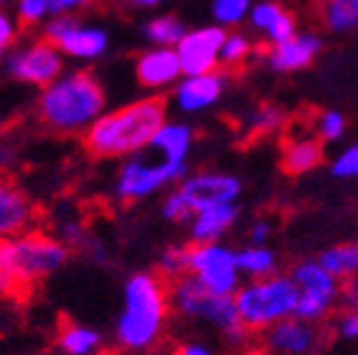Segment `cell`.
I'll use <instances>...</instances> for the list:
<instances>
[{
  "label": "cell",
  "mask_w": 358,
  "mask_h": 355,
  "mask_svg": "<svg viewBox=\"0 0 358 355\" xmlns=\"http://www.w3.org/2000/svg\"><path fill=\"white\" fill-rule=\"evenodd\" d=\"M3 55H6V52H0V60H6V57H3Z\"/></svg>",
  "instance_id": "obj_44"
},
{
  "label": "cell",
  "mask_w": 358,
  "mask_h": 355,
  "mask_svg": "<svg viewBox=\"0 0 358 355\" xmlns=\"http://www.w3.org/2000/svg\"><path fill=\"white\" fill-rule=\"evenodd\" d=\"M187 177V164H174L155 152L145 150L127 157L115 174L112 191L120 201H142L159 194L167 187H174Z\"/></svg>",
  "instance_id": "obj_6"
},
{
  "label": "cell",
  "mask_w": 358,
  "mask_h": 355,
  "mask_svg": "<svg viewBox=\"0 0 358 355\" xmlns=\"http://www.w3.org/2000/svg\"><path fill=\"white\" fill-rule=\"evenodd\" d=\"M346 117L338 110H324L316 115L313 119V134L321 139V142H338L346 134Z\"/></svg>",
  "instance_id": "obj_32"
},
{
  "label": "cell",
  "mask_w": 358,
  "mask_h": 355,
  "mask_svg": "<svg viewBox=\"0 0 358 355\" xmlns=\"http://www.w3.org/2000/svg\"><path fill=\"white\" fill-rule=\"evenodd\" d=\"M174 355H217L214 353L212 345L201 343V340H185V343H179Z\"/></svg>",
  "instance_id": "obj_40"
},
{
  "label": "cell",
  "mask_w": 358,
  "mask_h": 355,
  "mask_svg": "<svg viewBox=\"0 0 358 355\" xmlns=\"http://www.w3.org/2000/svg\"><path fill=\"white\" fill-rule=\"evenodd\" d=\"M236 222H239V204H219L196 211L187 229H189L192 244H214V241H222Z\"/></svg>",
  "instance_id": "obj_19"
},
{
  "label": "cell",
  "mask_w": 358,
  "mask_h": 355,
  "mask_svg": "<svg viewBox=\"0 0 358 355\" xmlns=\"http://www.w3.org/2000/svg\"><path fill=\"white\" fill-rule=\"evenodd\" d=\"M169 119L167 100L150 94L110 110L83 134V145L95 159H127L150 147L157 129Z\"/></svg>",
  "instance_id": "obj_1"
},
{
  "label": "cell",
  "mask_w": 358,
  "mask_h": 355,
  "mask_svg": "<svg viewBox=\"0 0 358 355\" xmlns=\"http://www.w3.org/2000/svg\"><path fill=\"white\" fill-rule=\"evenodd\" d=\"M43 38L60 48L70 60L95 62L110 50V33L102 25H90L75 15H52L43 22Z\"/></svg>",
  "instance_id": "obj_8"
},
{
  "label": "cell",
  "mask_w": 358,
  "mask_h": 355,
  "mask_svg": "<svg viewBox=\"0 0 358 355\" xmlns=\"http://www.w3.org/2000/svg\"><path fill=\"white\" fill-rule=\"evenodd\" d=\"M207 296H209V291L204 289L192 273H187V276L169 283V305H172L174 313H179V316L187 318V321H196L199 308H201V303L207 300Z\"/></svg>",
  "instance_id": "obj_22"
},
{
  "label": "cell",
  "mask_w": 358,
  "mask_h": 355,
  "mask_svg": "<svg viewBox=\"0 0 358 355\" xmlns=\"http://www.w3.org/2000/svg\"><path fill=\"white\" fill-rule=\"evenodd\" d=\"M229 30L222 25H199L185 33V38L177 43V55L185 70V78L189 75H207L219 70V52H222L224 38Z\"/></svg>",
  "instance_id": "obj_12"
},
{
  "label": "cell",
  "mask_w": 358,
  "mask_h": 355,
  "mask_svg": "<svg viewBox=\"0 0 358 355\" xmlns=\"http://www.w3.org/2000/svg\"><path fill=\"white\" fill-rule=\"evenodd\" d=\"M271 233H274V222H268L266 217H262L252 222V226L246 231V239L254 246H266L268 239H271Z\"/></svg>",
  "instance_id": "obj_38"
},
{
  "label": "cell",
  "mask_w": 358,
  "mask_h": 355,
  "mask_svg": "<svg viewBox=\"0 0 358 355\" xmlns=\"http://www.w3.org/2000/svg\"><path fill=\"white\" fill-rule=\"evenodd\" d=\"M189 273L212 296H236L244 278L236 263V251L222 241L192 246Z\"/></svg>",
  "instance_id": "obj_9"
},
{
  "label": "cell",
  "mask_w": 358,
  "mask_h": 355,
  "mask_svg": "<svg viewBox=\"0 0 358 355\" xmlns=\"http://www.w3.org/2000/svg\"><path fill=\"white\" fill-rule=\"evenodd\" d=\"M291 281L299 289L296 318L308 323H324L334 313V308L341 303V286L336 276H331L316 259H303L294 263L289 271Z\"/></svg>",
  "instance_id": "obj_7"
},
{
  "label": "cell",
  "mask_w": 358,
  "mask_h": 355,
  "mask_svg": "<svg viewBox=\"0 0 358 355\" xmlns=\"http://www.w3.org/2000/svg\"><path fill=\"white\" fill-rule=\"evenodd\" d=\"M321 22L334 35L358 30V0H321Z\"/></svg>",
  "instance_id": "obj_26"
},
{
  "label": "cell",
  "mask_w": 358,
  "mask_h": 355,
  "mask_svg": "<svg viewBox=\"0 0 358 355\" xmlns=\"http://www.w3.org/2000/svg\"><path fill=\"white\" fill-rule=\"evenodd\" d=\"M336 335L346 343H358V305L341 311V316L336 321Z\"/></svg>",
  "instance_id": "obj_36"
},
{
  "label": "cell",
  "mask_w": 358,
  "mask_h": 355,
  "mask_svg": "<svg viewBox=\"0 0 358 355\" xmlns=\"http://www.w3.org/2000/svg\"><path fill=\"white\" fill-rule=\"evenodd\" d=\"M286 122V115L276 105H259L252 115L246 117V129L252 137H268L276 134Z\"/></svg>",
  "instance_id": "obj_30"
},
{
  "label": "cell",
  "mask_w": 358,
  "mask_h": 355,
  "mask_svg": "<svg viewBox=\"0 0 358 355\" xmlns=\"http://www.w3.org/2000/svg\"><path fill=\"white\" fill-rule=\"evenodd\" d=\"M254 0H212L214 25L222 28H239L241 22L249 20Z\"/></svg>",
  "instance_id": "obj_31"
},
{
  "label": "cell",
  "mask_w": 358,
  "mask_h": 355,
  "mask_svg": "<svg viewBox=\"0 0 358 355\" xmlns=\"http://www.w3.org/2000/svg\"><path fill=\"white\" fill-rule=\"evenodd\" d=\"M169 311V283L157 273H132L122 289L115 343L127 353H147L157 348L167 328Z\"/></svg>",
  "instance_id": "obj_2"
},
{
  "label": "cell",
  "mask_w": 358,
  "mask_h": 355,
  "mask_svg": "<svg viewBox=\"0 0 358 355\" xmlns=\"http://www.w3.org/2000/svg\"><path fill=\"white\" fill-rule=\"evenodd\" d=\"M3 62H6V73L13 80L40 89L52 85L65 73V55L48 38L17 45Z\"/></svg>",
  "instance_id": "obj_10"
},
{
  "label": "cell",
  "mask_w": 358,
  "mask_h": 355,
  "mask_svg": "<svg viewBox=\"0 0 358 355\" xmlns=\"http://www.w3.org/2000/svg\"><path fill=\"white\" fill-rule=\"evenodd\" d=\"M316 261L341 283L353 281V278H358V239L329 246L321 251Z\"/></svg>",
  "instance_id": "obj_24"
},
{
  "label": "cell",
  "mask_w": 358,
  "mask_h": 355,
  "mask_svg": "<svg viewBox=\"0 0 358 355\" xmlns=\"http://www.w3.org/2000/svg\"><path fill=\"white\" fill-rule=\"evenodd\" d=\"M254 55V43L246 33H239V30H231L227 33L222 45V52H219V67L224 70H236V67L244 65L249 57Z\"/></svg>",
  "instance_id": "obj_29"
},
{
  "label": "cell",
  "mask_w": 358,
  "mask_h": 355,
  "mask_svg": "<svg viewBox=\"0 0 358 355\" xmlns=\"http://www.w3.org/2000/svg\"><path fill=\"white\" fill-rule=\"evenodd\" d=\"M35 222V206L15 182L0 179V241L15 239L30 231Z\"/></svg>",
  "instance_id": "obj_16"
},
{
  "label": "cell",
  "mask_w": 358,
  "mask_h": 355,
  "mask_svg": "<svg viewBox=\"0 0 358 355\" xmlns=\"http://www.w3.org/2000/svg\"><path fill=\"white\" fill-rule=\"evenodd\" d=\"M194 147V129L187 122H177V119H167L162 127L157 129L147 150L155 152L157 157H162L174 164H187Z\"/></svg>",
  "instance_id": "obj_20"
},
{
  "label": "cell",
  "mask_w": 358,
  "mask_h": 355,
  "mask_svg": "<svg viewBox=\"0 0 358 355\" xmlns=\"http://www.w3.org/2000/svg\"><path fill=\"white\" fill-rule=\"evenodd\" d=\"M331 174L341 182H351L358 179V142H351L348 147H343L338 154L331 159Z\"/></svg>",
  "instance_id": "obj_33"
},
{
  "label": "cell",
  "mask_w": 358,
  "mask_h": 355,
  "mask_svg": "<svg viewBox=\"0 0 358 355\" xmlns=\"http://www.w3.org/2000/svg\"><path fill=\"white\" fill-rule=\"evenodd\" d=\"M189 251L192 246L172 244L157 256V276H162L167 283L189 273Z\"/></svg>",
  "instance_id": "obj_28"
},
{
  "label": "cell",
  "mask_w": 358,
  "mask_h": 355,
  "mask_svg": "<svg viewBox=\"0 0 358 355\" xmlns=\"http://www.w3.org/2000/svg\"><path fill=\"white\" fill-rule=\"evenodd\" d=\"M249 25H252L254 33L264 35V43L271 48V45H281L286 40H291L299 33L296 30V17L291 15L281 3L276 0H262V3H254L252 13H249Z\"/></svg>",
  "instance_id": "obj_18"
},
{
  "label": "cell",
  "mask_w": 358,
  "mask_h": 355,
  "mask_svg": "<svg viewBox=\"0 0 358 355\" xmlns=\"http://www.w3.org/2000/svg\"><path fill=\"white\" fill-rule=\"evenodd\" d=\"M129 8H137V10H155V8L164 6L167 0H124Z\"/></svg>",
  "instance_id": "obj_42"
},
{
  "label": "cell",
  "mask_w": 358,
  "mask_h": 355,
  "mask_svg": "<svg viewBox=\"0 0 358 355\" xmlns=\"http://www.w3.org/2000/svg\"><path fill=\"white\" fill-rule=\"evenodd\" d=\"M234 300L239 308L241 323L249 333L252 331H268L286 318L296 316L299 289L289 273L286 276L276 273V276L241 283Z\"/></svg>",
  "instance_id": "obj_5"
},
{
  "label": "cell",
  "mask_w": 358,
  "mask_h": 355,
  "mask_svg": "<svg viewBox=\"0 0 358 355\" xmlns=\"http://www.w3.org/2000/svg\"><path fill=\"white\" fill-rule=\"evenodd\" d=\"M107 94L102 82L87 70L62 73L52 85L40 89L38 119L55 134H85L105 115Z\"/></svg>",
  "instance_id": "obj_3"
},
{
  "label": "cell",
  "mask_w": 358,
  "mask_h": 355,
  "mask_svg": "<svg viewBox=\"0 0 358 355\" xmlns=\"http://www.w3.org/2000/svg\"><path fill=\"white\" fill-rule=\"evenodd\" d=\"M229 85V75L217 70L207 75H189L172 87V102L182 115H199L222 102L224 92Z\"/></svg>",
  "instance_id": "obj_13"
},
{
  "label": "cell",
  "mask_w": 358,
  "mask_h": 355,
  "mask_svg": "<svg viewBox=\"0 0 358 355\" xmlns=\"http://www.w3.org/2000/svg\"><path fill=\"white\" fill-rule=\"evenodd\" d=\"M341 311L343 308H356L358 305V278H353V281H346L341 286Z\"/></svg>",
  "instance_id": "obj_41"
},
{
  "label": "cell",
  "mask_w": 358,
  "mask_h": 355,
  "mask_svg": "<svg viewBox=\"0 0 358 355\" xmlns=\"http://www.w3.org/2000/svg\"><path fill=\"white\" fill-rule=\"evenodd\" d=\"M134 78L150 92L177 87V82L185 78L182 62L174 48H150L134 60Z\"/></svg>",
  "instance_id": "obj_15"
},
{
  "label": "cell",
  "mask_w": 358,
  "mask_h": 355,
  "mask_svg": "<svg viewBox=\"0 0 358 355\" xmlns=\"http://www.w3.org/2000/svg\"><path fill=\"white\" fill-rule=\"evenodd\" d=\"M187 28L185 22L179 20L177 15H155L145 22V28H142V35L145 40L152 45V48H177V43L185 38Z\"/></svg>",
  "instance_id": "obj_27"
},
{
  "label": "cell",
  "mask_w": 358,
  "mask_h": 355,
  "mask_svg": "<svg viewBox=\"0 0 358 355\" xmlns=\"http://www.w3.org/2000/svg\"><path fill=\"white\" fill-rule=\"evenodd\" d=\"M6 3H10V0H0V8H3V6H6Z\"/></svg>",
  "instance_id": "obj_43"
},
{
  "label": "cell",
  "mask_w": 358,
  "mask_h": 355,
  "mask_svg": "<svg viewBox=\"0 0 358 355\" xmlns=\"http://www.w3.org/2000/svg\"><path fill=\"white\" fill-rule=\"evenodd\" d=\"M102 338L100 331L83 323H65L57 333V345L65 355H97L102 350Z\"/></svg>",
  "instance_id": "obj_25"
},
{
  "label": "cell",
  "mask_w": 358,
  "mask_h": 355,
  "mask_svg": "<svg viewBox=\"0 0 358 355\" xmlns=\"http://www.w3.org/2000/svg\"><path fill=\"white\" fill-rule=\"evenodd\" d=\"M321 45L324 43L316 33H296L286 43L271 45L264 52V60L274 73H299L319 57Z\"/></svg>",
  "instance_id": "obj_17"
},
{
  "label": "cell",
  "mask_w": 358,
  "mask_h": 355,
  "mask_svg": "<svg viewBox=\"0 0 358 355\" xmlns=\"http://www.w3.org/2000/svg\"><path fill=\"white\" fill-rule=\"evenodd\" d=\"M70 259V246L57 236L30 229L0 241V296H15L57 273Z\"/></svg>",
  "instance_id": "obj_4"
},
{
  "label": "cell",
  "mask_w": 358,
  "mask_h": 355,
  "mask_svg": "<svg viewBox=\"0 0 358 355\" xmlns=\"http://www.w3.org/2000/svg\"><path fill=\"white\" fill-rule=\"evenodd\" d=\"M97 0H48V8H50V17L52 15H75V13L85 10Z\"/></svg>",
  "instance_id": "obj_39"
},
{
  "label": "cell",
  "mask_w": 358,
  "mask_h": 355,
  "mask_svg": "<svg viewBox=\"0 0 358 355\" xmlns=\"http://www.w3.org/2000/svg\"><path fill=\"white\" fill-rule=\"evenodd\" d=\"M236 263H239V271L246 281L276 276L281 268V259L274 249L254 246V244H246L244 249H236Z\"/></svg>",
  "instance_id": "obj_23"
},
{
  "label": "cell",
  "mask_w": 358,
  "mask_h": 355,
  "mask_svg": "<svg viewBox=\"0 0 358 355\" xmlns=\"http://www.w3.org/2000/svg\"><path fill=\"white\" fill-rule=\"evenodd\" d=\"M159 211H162V219L169 224H189L192 219V209L187 206L185 196L179 194V189L174 187L167 196L159 204Z\"/></svg>",
  "instance_id": "obj_34"
},
{
  "label": "cell",
  "mask_w": 358,
  "mask_h": 355,
  "mask_svg": "<svg viewBox=\"0 0 358 355\" xmlns=\"http://www.w3.org/2000/svg\"><path fill=\"white\" fill-rule=\"evenodd\" d=\"M266 350L271 355H316L324 343V333L316 323L301 318H286L266 331Z\"/></svg>",
  "instance_id": "obj_14"
},
{
  "label": "cell",
  "mask_w": 358,
  "mask_h": 355,
  "mask_svg": "<svg viewBox=\"0 0 358 355\" xmlns=\"http://www.w3.org/2000/svg\"><path fill=\"white\" fill-rule=\"evenodd\" d=\"M177 189L194 217L196 211L209 209V206L236 204V199L241 196V179L236 174L219 172V169H199L194 174H187L177 184Z\"/></svg>",
  "instance_id": "obj_11"
},
{
  "label": "cell",
  "mask_w": 358,
  "mask_h": 355,
  "mask_svg": "<svg viewBox=\"0 0 358 355\" xmlns=\"http://www.w3.org/2000/svg\"><path fill=\"white\" fill-rule=\"evenodd\" d=\"M17 35H20L17 20L10 15V13H6L3 8H0V52L10 50L13 45H15Z\"/></svg>",
  "instance_id": "obj_37"
},
{
  "label": "cell",
  "mask_w": 358,
  "mask_h": 355,
  "mask_svg": "<svg viewBox=\"0 0 358 355\" xmlns=\"http://www.w3.org/2000/svg\"><path fill=\"white\" fill-rule=\"evenodd\" d=\"M45 17H50L48 0H17V20L22 25H40Z\"/></svg>",
  "instance_id": "obj_35"
},
{
  "label": "cell",
  "mask_w": 358,
  "mask_h": 355,
  "mask_svg": "<svg viewBox=\"0 0 358 355\" xmlns=\"http://www.w3.org/2000/svg\"><path fill=\"white\" fill-rule=\"evenodd\" d=\"M324 161V142L313 137H296L289 139L281 152V167L289 174L299 177V174H308Z\"/></svg>",
  "instance_id": "obj_21"
}]
</instances>
